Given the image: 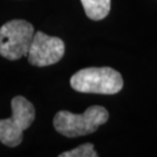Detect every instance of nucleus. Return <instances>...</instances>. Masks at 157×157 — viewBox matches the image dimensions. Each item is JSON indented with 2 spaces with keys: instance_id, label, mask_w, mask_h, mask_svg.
I'll return each mask as SVG.
<instances>
[{
  "instance_id": "f257e3e1",
  "label": "nucleus",
  "mask_w": 157,
  "mask_h": 157,
  "mask_svg": "<svg viewBox=\"0 0 157 157\" xmlns=\"http://www.w3.org/2000/svg\"><path fill=\"white\" fill-rule=\"evenodd\" d=\"M70 85L82 93L117 94L124 87V79L121 73L112 67H86L73 75Z\"/></svg>"
},
{
  "instance_id": "f03ea898",
  "label": "nucleus",
  "mask_w": 157,
  "mask_h": 157,
  "mask_svg": "<svg viewBox=\"0 0 157 157\" xmlns=\"http://www.w3.org/2000/svg\"><path fill=\"white\" fill-rule=\"evenodd\" d=\"M107 120L108 112L106 108L94 105L89 107L83 114H75L69 111L57 112L54 118V127L67 137H77L94 133Z\"/></svg>"
},
{
  "instance_id": "7ed1b4c3",
  "label": "nucleus",
  "mask_w": 157,
  "mask_h": 157,
  "mask_svg": "<svg viewBox=\"0 0 157 157\" xmlns=\"http://www.w3.org/2000/svg\"><path fill=\"white\" fill-rule=\"evenodd\" d=\"M12 117L0 120V142L7 147H17L22 142L23 132L35 120V108L25 97L12 99Z\"/></svg>"
},
{
  "instance_id": "20e7f679",
  "label": "nucleus",
  "mask_w": 157,
  "mask_h": 157,
  "mask_svg": "<svg viewBox=\"0 0 157 157\" xmlns=\"http://www.w3.org/2000/svg\"><path fill=\"white\" fill-rule=\"evenodd\" d=\"M33 25L26 20H12L0 28V55L17 61L28 55L34 36Z\"/></svg>"
},
{
  "instance_id": "39448f33",
  "label": "nucleus",
  "mask_w": 157,
  "mask_h": 157,
  "mask_svg": "<svg viewBox=\"0 0 157 157\" xmlns=\"http://www.w3.org/2000/svg\"><path fill=\"white\" fill-rule=\"evenodd\" d=\"M65 44L59 37L36 32L28 51V62L34 67H48L59 62L64 56Z\"/></svg>"
},
{
  "instance_id": "423d86ee",
  "label": "nucleus",
  "mask_w": 157,
  "mask_h": 157,
  "mask_svg": "<svg viewBox=\"0 0 157 157\" xmlns=\"http://www.w3.org/2000/svg\"><path fill=\"white\" fill-rule=\"evenodd\" d=\"M85 14L93 21L102 20L111 11V0H80Z\"/></svg>"
},
{
  "instance_id": "0eeeda50",
  "label": "nucleus",
  "mask_w": 157,
  "mask_h": 157,
  "mask_svg": "<svg viewBox=\"0 0 157 157\" xmlns=\"http://www.w3.org/2000/svg\"><path fill=\"white\" fill-rule=\"evenodd\" d=\"M98 152L94 150V147L92 143H85L82 146L75 148L72 150H69L61 154L59 157H97Z\"/></svg>"
}]
</instances>
